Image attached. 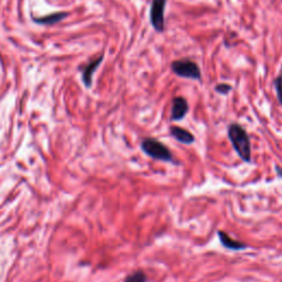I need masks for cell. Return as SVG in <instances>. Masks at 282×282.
I'll list each match as a JSON object with an SVG mask.
<instances>
[{"instance_id":"3957f363","label":"cell","mask_w":282,"mask_h":282,"mask_svg":"<svg viewBox=\"0 0 282 282\" xmlns=\"http://www.w3.org/2000/svg\"><path fill=\"white\" fill-rule=\"evenodd\" d=\"M172 71L176 75L184 78H192V80H200L201 71L197 64L191 60H179L174 61L171 65Z\"/></svg>"},{"instance_id":"6da1fadb","label":"cell","mask_w":282,"mask_h":282,"mask_svg":"<svg viewBox=\"0 0 282 282\" xmlns=\"http://www.w3.org/2000/svg\"><path fill=\"white\" fill-rule=\"evenodd\" d=\"M228 138L237 155L249 163L251 161V147L247 131L238 123H231L228 127Z\"/></svg>"},{"instance_id":"52a82bcc","label":"cell","mask_w":282,"mask_h":282,"mask_svg":"<svg viewBox=\"0 0 282 282\" xmlns=\"http://www.w3.org/2000/svg\"><path fill=\"white\" fill-rule=\"evenodd\" d=\"M170 133L175 140L181 143H184V145H192V143L195 141L194 136H193L189 130L184 129V128L172 126L170 128Z\"/></svg>"},{"instance_id":"8992f818","label":"cell","mask_w":282,"mask_h":282,"mask_svg":"<svg viewBox=\"0 0 282 282\" xmlns=\"http://www.w3.org/2000/svg\"><path fill=\"white\" fill-rule=\"evenodd\" d=\"M217 234H219V238H220L221 244L227 249L237 251V250H244V249L247 248V247H248L246 244H244V242L232 239L231 237L225 231L219 230V232H217Z\"/></svg>"},{"instance_id":"8fae6325","label":"cell","mask_w":282,"mask_h":282,"mask_svg":"<svg viewBox=\"0 0 282 282\" xmlns=\"http://www.w3.org/2000/svg\"><path fill=\"white\" fill-rule=\"evenodd\" d=\"M215 91L219 92L220 94H223V95H225V94H228L231 91V86L228 85V84H219L215 87Z\"/></svg>"},{"instance_id":"ba28073f","label":"cell","mask_w":282,"mask_h":282,"mask_svg":"<svg viewBox=\"0 0 282 282\" xmlns=\"http://www.w3.org/2000/svg\"><path fill=\"white\" fill-rule=\"evenodd\" d=\"M102 60H103V56L98 57L97 60L93 61L92 63L88 64L85 70H84V72H83V81H84V83H85L86 86H91L93 74H94V72H95L96 68L98 67V65H100V64H101Z\"/></svg>"},{"instance_id":"7c38bea8","label":"cell","mask_w":282,"mask_h":282,"mask_svg":"<svg viewBox=\"0 0 282 282\" xmlns=\"http://www.w3.org/2000/svg\"><path fill=\"white\" fill-rule=\"evenodd\" d=\"M276 88H277V95H278V100L282 105V76H279L276 80Z\"/></svg>"},{"instance_id":"277c9868","label":"cell","mask_w":282,"mask_h":282,"mask_svg":"<svg viewBox=\"0 0 282 282\" xmlns=\"http://www.w3.org/2000/svg\"><path fill=\"white\" fill-rule=\"evenodd\" d=\"M167 0H152L150 8V20L152 27L158 32L165 30V9Z\"/></svg>"},{"instance_id":"7a4b0ae2","label":"cell","mask_w":282,"mask_h":282,"mask_svg":"<svg viewBox=\"0 0 282 282\" xmlns=\"http://www.w3.org/2000/svg\"><path fill=\"white\" fill-rule=\"evenodd\" d=\"M141 149L152 159L165 162H172L174 165H177V161L174 160L169 148L166 145H163L159 140L153 139V138H146L141 142Z\"/></svg>"},{"instance_id":"30bf717a","label":"cell","mask_w":282,"mask_h":282,"mask_svg":"<svg viewBox=\"0 0 282 282\" xmlns=\"http://www.w3.org/2000/svg\"><path fill=\"white\" fill-rule=\"evenodd\" d=\"M125 282H147V276L143 271L138 270L133 274L127 276Z\"/></svg>"},{"instance_id":"5b68a950","label":"cell","mask_w":282,"mask_h":282,"mask_svg":"<svg viewBox=\"0 0 282 282\" xmlns=\"http://www.w3.org/2000/svg\"><path fill=\"white\" fill-rule=\"evenodd\" d=\"M189 112V104H187L185 98L183 97H174L172 101V112H171V119L172 120H181L185 117Z\"/></svg>"},{"instance_id":"9c48e42d","label":"cell","mask_w":282,"mask_h":282,"mask_svg":"<svg viewBox=\"0 0 282 282\" xmlns=\"http://www.w3.org/2000/svg\"><path fill=\"white\" fill-rule=\"evenodd\" d=\"M66 16V13H54V14H50V16L43 17L41 19H37V22L39 23H46V24H52L56 23L57 21L62 20V19Z\"/></svg>"}]
</instances>
